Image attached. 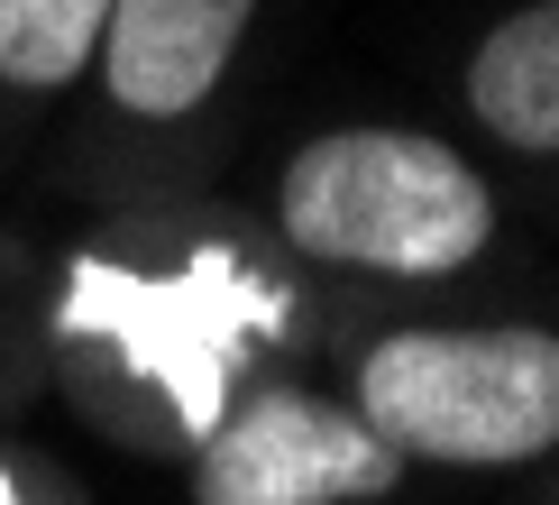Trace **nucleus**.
I'll list each match as a JSON object with an SVG mask.
<instances>
[{"label":"nucleus","instance_id":"f257e3e1","mask_svg":"<svg viewBox=\"0 0 559 505\" xmlns=\"http://www.w3.org/2000/svg\"><path fill=\"white\" fill-rule=\"evenodd\" d=\"M275 212H285L294 248L377 275H459L496 239V193L477 184V166L413 129L312 138L285 166Z\"/></svg>","mask_w":559,"mask_h":505},{"label":"nucleus","instance_id":"f03ea898","mask_svg":"<svg viewBox=\"0 0 559 505\" xmlns=\"http://www.w3.org/2000/svg\"><path fill=\"white\" fill-rule=\"evenodd\" d=\"M358 413L404 459H542L559 450V331H394L358 367Z\"/></svg>","mask_w":559,"mask_h":505},{"label":"nucleus","instance_id":"7ed1b4c3","mask_svg":"<svg viewBox=\"0 0 559 505\" xmlns=\"http://www.w3.org/2000/svg\"><path fill=\"white\" fill-rule=\"evenodd\" d=\"M404 478V450L367 413H340L331 396L266 386L202 442L193 496L202 505H367Z\"/></svg>","mask_w":559,"mask_h":505},{"label":"nucleus","instance_id":"20e7f679","mask_svg":"<svg viewBox=\"0 0 559 505\" xmlns=\"http://www.w3.org/2000/svg\"><path fill=\"white\" fill-rule=\"evenodd\" d=\"M248 10L258 0H110L102 28L110 102L138 120H183L193 102H212V83L248 37Z\"/></svg>","mask_w":559,"mask_h":505},{"label":"nucleus","instance_id":"39448f33","mask_svg":"<svg viewBox=\"0 0 559 505\" xmlns=\"http://www.w3.org/2000/svg\"><path fill=\"white\" fill-rule=\"evenodd\" d=\"M468 110L504 148L523 156H559V0L496 19L468 56Z\"/></svg>","mask_w":559,"mask_h":505},{"label":"nucleus","instance_id":"423d86ee","mask_svg":"<svg viewBox=\"0 0 559 505\" xmlns=\"http://www.w3.org/2000/svg\"><path fill=\"white\" fill-rule=\"evenodd\" d=\"M110 0H0V83L56 92L83 64H102Z\"/></svg>","mask_w":559,"mask_h":505}]
</instances>
